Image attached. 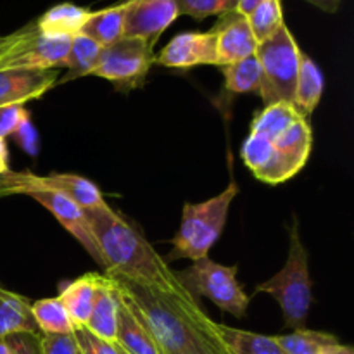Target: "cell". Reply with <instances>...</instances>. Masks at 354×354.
<instances>
[{"label":"cell","mask_w":354,"mask_h":354,"mask_svg":"<svg viewBox=\"0 0 354 354\" xmlns=\"http://www.w3.org/2000/svg\"><path fill=\"white\" fill-rule=\"evenodd\" d=\"M140 313L166 354H230L211 320L182 287L171 289L109 277Z\"/></svg>","instance_id":"1"},{"label":"cell","mask_w":354,"mask_h":354,"mask_svg":"<svg viewBox=\"0 0 354 354\" xmlns=\"http://www.w3.org/2000/svg\"><path fill=\"white\" fill-rule=\"evenodd\" d=\"M85 213L107 277L165 289L180 286L175 270L169 268L133 220L121 211H114L109 204L102 209Z\"/></svg>","instance_id":"2"},{"label":"cell","mask_w":354,"mask_h":354,"mask_svg":"<svg viewBox=\"0 0 354 354\" xmlns=\"http://www.w3.org/2000/svg\"><path fill=\"white\" fill-rule=\"evenodd\" d=\"M239 194L237 183L232 180L227 189L204 203L183 204L182 221L171 241V251L165 259H190L197 261L209 254L211 248L221 237L227 225L230 206Z\"/></svg>","instance_id":"3"},{"label":"cell","mask_w":354,"mask_h":354,"mask_svg":"<svg viewBox=\"0 0 354 354\" xmlns=\"http://www.w3.org/2000/svg\"><path fill=\"white\" fill-rule=\"evenodd\" d=\"M270 294L282 310L287 328H304L313 303V283L308 266V251L301 241L299 220L294 218L289 228L287 261L279 273L256 287V294Z\"/></svg>","instance_id":"4"},{"label":"cell","mask_w":354,"mask_h":354,"mask_svg":"<svg viewBox=\"0 0 354 354\" xmlns=\"http://www.w3.org/2000/svg\"><path fill=\"white\" fill-rule=\"evenodd\" d=\"M239 266H225L213 261L209 256L192 261L185 270L175 272L183 289L196 301L206 297L221 311L232 317H245L249 308V296L237 280Z\"/></svg>","instance_id":"5"},{"label":"cell","mask_w":354,"mask_h":354,"mask_svg":"<svg viewBox=\"0 0 354 354\" xmlns=\"http://www.w3.org/2000/svg\"><path fill=\"white\" fill-rule=\"evenodd\" d=\"M301 55L303 50L287 24H282L280 30L268 40L258 44L256 57L261 64L263 73L259 97L265 106L275 102L292 104Z\"/></svg>","instance_id":"6"},{"label":"cell","mask_w":354,"mask_h":354,"mask_svg":"<svg viewBox=\"0 0 354 354\" xmlns=\"http://www.w3.org/2000/svg\"><path fill=\"white\" fill-rule=\"evenodd\" d=\"M69 37H54L38 30L31 21L3 37L0 44V71L3 69H57L64 66Z\"/></svg>","instance_id":"7"},{"label":"cell","mask_w":354,"mask_h":354,"mask_svg":"<svg viewBox=\"0 0 354 354\" xmlns=\"http://www.w3.org/2000/svg\"><path fill=\"white\" fill-rule=\"evenodd\" d=\"M154 64V48L142 38L121 37L102 47L92 75L107 80L120 92H131L145 83Z\"/></svg>","instance_id":"8"},{"label":"cell","mask_w":354,"mask_h":354,"mask_svg":"<svg viewBox=\"0 0 354 354\" xmlns=\"http://www.w3.org/2000/svg\"><path fill=\"white\" fill-rule=\"evenodd\" d=\"M23 196L31 197L40 206H44L59 221V225L64 230H68L82 244V248L92 256L93 261L104 268L102 256H100L99 248H97V242L92 234V228H90L88 218H86V213L82 207L76 206L73 201H69L68 197L62 196L57 190H52L48 187L41 185L38 182L37 175H33V173H31L28 185L24 187Z\"/></svg>","instance_id":"9"},{"label":"cell","mask_w":354,"mask_h":354,"mask_svg":"<svg viewBox=\"0 0 354 354\" xmlns=\"http://www.w3.org/2000/svg\"><path fill=\"white\" fill-rule=\"evenodd\" d=\"M124 37L142 38L152 48L180 16L176 0H124Z\"/></svg>","instance_id":"10"},{"label":"cell","mask_w":354,"mask_h":354,"mask_svg":"<svg viewBox=\"0 0 354 354\" xmlns=\"http://www.w3.org/2000/svg\"><path fill=\"white\" fill-rule=\"evenodd\" d=\"M156 64L173 69H190L196 66H216V38L213 31H187L169 40V44L154 55Z\"/></svg>","instance_id":"11"},{"label":"cell","mask_w":354,"mask_h":354,"mask_svg":"<svg viewBox=\"0 0 354 354\" xmlns=\"http://www.w3.org/2000/svg\"><path fill=\"white\" fill-rule=\"evenodd\" d=\"M57 69H3L0 71V107L41 99L57 85Z\"/></svg>","instance_id":"12"},{"label":"cell","mask_w":354,"mask_h":354,"mask_svg":"<svg viewBox=\"0 0 354 354\" xmlns=\"http://www.w3.org/2000/svg\"><path fill=\"white\" fill-rule=\"evenodd\" d=\"M211 31L216 38V68L256 54L258 41L254 40V35L249 28L248 17L239 14L237 10L221 14Z\"/></svg>","instance_id":"13"},{"label":"cell","mask_w":354,"mask_h":354,"mask_svg":"<svg viewBox=\"0 0 354 354\" xmlns=\"http://www.w3.org/2000/svg\"><path fill=\"white\" fill-rule=\"evenodd\" d=\"M114 290H116L118 299V348L124 354H166L144 318L135 310L133 304L120 292L116 283H114Z\"/></svg>","instance_id":"14"},{"label":"cell","mask_w":354,"mask_h":354,"mask_svg":"<svg viewBox=\"0 0 354 354\" xmlns=\"http://www.w3.org/2000/svg\"><path fill=\"white\" fill-rule=\"evenodd\" d=\"M282 183L296 176L308 162L313 147V131L306 118H299L273 140Z\"/></svg>","instance_id":"15"},{"label":"cell","mask_w":354,"mask_h":354,"mask_svg":"<svg viewBox=\"0 0 354 354\" xmlns=\"http://www.w3.org/2000/svg\"><path fill=\"white\" fill-rule=\"evenodd\" d=\"M37 178L41 185L61 192L62 196L73 201L83 211H95L107 206L99 187L92 180L85 178L82 175H75V173H50V175L45 176L37 175Z\"/></svg>","instance_id":"16"},{"label":"cell","mask_w":354,"mask_h":354,"mask_svg":"<svg viewBox=\"0 0 354 354\" xmlns=\"http://www.w3.org/2000/svg\"><path fill=\"white\" fill-rule=\"evenodd\" d=\"M100 277L102 275L99 273H85L80 279L62 286L57 299L68 311L75 327H85V324L88 322L93 304H95Z\"/></svg>","instance_id":"17"},{"label":"cell","mask_w":354,"mask_h":354,"mask_svg":"<svg viewBox=\"0 0 354 354\" xmlns=\"http://www.w3.org/2000/svg\"><path fill=\"white\" fill-rule=\"evenodd\" d=\"M116 327H118V299L114 283L106 273H102L97 290L95 304L90 313L85 328L95 337L104 339L107 342L116 344Z\"/></svg>","instance_id":"18"},{"label":"cell","mask_w":354,"mask_h":354,"mask_svg":"<svg viewBox=\"0 0 354 354\" xmlns=\"http://www.w3.org/2000/svg\"><path fill=\"white\" fill-rule=\"evenodd\" d=\"M241 158L259 182L270 183V185L282 183L280 182L275 145L268 137L251 131L242 144Z\"/></svg>","instance_id":"19"},{"label":"cell","mask_w":354,"mask_h":354,"mask_svg":"<svg viewBox=\"0 0 354 354\" xmlns=\"http://www.w3.org/2000/svg\"><path fill=\"white\" fill-rule=\"evenodd\" d=\"M24 332L40 334L31 313V301L0 286V341Z\"/></svg>","instance_id":"20"},{"label":"cell","mask_w":354,"mask_h":354,"mask_svg":"<svg viewBox=\"0 0 354 354\" xmlns=\"http://www.w3.org/2000/svg\"><path fill=\"white\" fill-rule=\"evenodd\" d=\"M324 85L325 80L320 66L310 55H306L303 52V55H301L299 73H297L296 90H294L292 106L306 120L315 113V109L320 104L322 95H324Z\"/></svg>","instance_id":"21"},{"label":"cell","mask_w":354,"mask_h":354,"mask_svg":"<svg viewBox=\"0 0 354 354\" xmlns=\"http://www.w3.org/2000/svg\"><path fill=\"white\" fill-rule=\"evenodd\" d=\"M92 10L71 2H62L45 10L37 21V26L41 33L54 35V37H75L82 31L83 24L88 19Z\"/></svg>","instance_id":"22"},{"label":"cell","mask_w":354,"mask_h":354,"mask_svg":"<svg viewBox=\"0 0 354 354\" xmlns=\"http://www.w3.org/2000/svg\"><path fill=\"white\" fill-rule=\"evenodd\" d=\"M124 10H127V3L123 0L113 7L90 12L80 33L92 38L100 47L114 44L121 37H124Z\"/></svg>","instance_id":"23"},{"label":"cell","mask_w":354,"mask_h":354,"mask_svg":"<svg viewBox=\"0 0 354 354\" xmlns=\"http://www.w3.org/2000/svg\"><path fill=\"white\" fill-rule=\"evenodd\" d=\"M218 337L230 354H286L277 344L275 335H261L216 324Z\"/></svg>","instance_id":"24"},{"label":"cell","mask_w":354,"mask_h":354,"mask_svg":"<svg viewBox=\"0 0 354 354\" xmlns=\"http://www.w3.org/2000/svg\"><path fill=\"white\" fill-rule=\"evenodd\" d=\"M100 52H102V47L86 35L78 33L71 37L68 55H66L64 66H62V68L68 69V73L62 78V82L59 83H66L71 82V80L82 78V76L92 75L97 62H99Z\"/></svg>","instance_id":"25"},{"label":"cell","mask_w":354,"mask_h":354,"mask_svg":"<svg viewBox=\"0 0 354 354\" xmlns=\"http://www.w3.org/2000/svg\"><path fill=\"white\" fill-rule=\"evenodd\" d=\"M220 69L223 73L227 92L234 93V95L237 93H258L259 95L263 73L256 54L241 59V61L230 62V64L220 66Z\"/></svg>","instance_id":"26"},{"label":"cell","mask_w":354,"mask_h":354,"mask_svg":"<svg viewBox=\"0 0 354 354\" xmlns=\"http://www.w3.org/2000/svg\"><path fill=\"white\" fill-rule=\"evenodd\" d=\"M301 116L296 111V107L289 102H275L268 104V106L263 107L254 118H252L251 123V131L254 133H261L265 137H268L270 140H275L279 138L287 128L292 123H296Z\"/></svg>","instance_id":"27"},{"label":"cell","mask_w":354,"mask_h":354,"mask_svg":"<svg viewBox=\"0 0 354 354\" xmlns=\"http://www.w3.org/2000/svg\"><path fill=\"white\" fill-rule=\"evenodd\" d=\"M31 313L40 334H73L75 324L57 297L31 301Z\"/></svg>","instance_id":"28"},{"label":"cell","mask_w":354,"mask_h":354,"mask_svg":"<svg viewBox=\"0 0 354 354\" xmlns=\"http://www.w3.org/2000/svg\"><path fill=\"white\" fill-rule=\"evenodd\" d=\"M275 341L286 354H322L339 339L327 332L297 328L290 334L275 335Z\"/></svg>","instance_id":"29"},{"label":"cell","mask_w":354,"mask_h":354,"mask_svg":"<svg viewBox=\"0 0 354 354\" xmlns=\"http://www.w3.org/2000/svg\"><path fill=\"white\" fill-rule=\"evenodd\" d=\"M245 17H248L249 28H251L254 40L258 44L268 40L280 30L282 24H286L280 0H265Z\"/></svg>","instance_id":"30"},{"label":"cell","mask_w":354,"mask_h":354,"mask_svg":"<svg viewBox=\"0 0 354 354\" xmlns=\"http://www.w3.org/2000/svg\"><path fill=\"white\" fill-rule=\"evenodd\" d=\"M235 6H237V0H176L180 16L185 14L194 19L221 16V14L235 10Z\"/></svg>","instance_id":"31"},{"label":"cell","mask_w":354,"mask_h":354,"mask_svg":"<svg viewBox=\"0 0 354 354\" xmlns=\"http://www.w3.org/2000/svg\"><path fill=\"white\" fill-rule=\"evenodd\" d=\"M73 335H75L76 344L83 354H121L116 344L95 337L85 327H75Z\"/></svg>","instance_id":"32"},{"label":"cell","mask_w":354,"mask_h":354,"mask_svg":"<svg viewBox=\"0 0 354 354\" xmlns=\"http://www.w3.org/2000/svg\"><path fill=\"white\" fill-rule=\"evenodd\" d=\"M41 354H80L73 334H40Z\"/></svg>","instance_id":"33"},{"label":"cell","mask_w":354,"mask_h":354,"mask_svg":"<svg viewBox=\"0 0 354 354\" xmlns=\"http://www.w3.org/2000/svg\"><path fill=\"white\" fill-rule=\"evenodd\" d=\"M30 116L23 104L0 107V138L12 137L21 123Z\"/></svg>","instance_id":"34"},{"label":"cell","mask_w":354,"mask_h":354,"mask_svg":"<svg viewBox=\"0 0 354 354\" xmlns=\"http://www.w3.org/2000/svg\"><path fill=\"white\" fill-rule=\"evenodd\" d=\"M12 138L17 142V145H19L26 154L37 156L38 151H40V138H38V131L37 128L33 127V123H31L30 116L17 127Z\"/></svg>","instance_id":"35"},{"label":"cell","mask_w":354,"mask_h":354,"mask_svg":"<svg viewBox=\"0 0 354 354\" xmlns=\"http://www.w3.org/2000/svg\"><path fill=\"white\" fill-rule=\"evenodd\" d=\"M30 171H7L0 173V197L17 196L24 192V187L30 182Z\"/></svg>","instance_id":"36"},{"label":"cell","mask_w":354,"mask_h":354,"mask_svg":"<svg viewBox=\"0 0 354 354\" xmlns=\"http://www.w3.org/2000/svg\"><path fill=\"white\" fill-rule=\"evenodd\" d=\"M6 341L14 354H41L40 334H31V332L14 334L7 337Z\"/></svg>","instance_id":"37"},{"label":"cell","mask_w":354,"mask_h":354,"mask_svg":"<svg viewBox=\"0 0 354 354\" xmlns=\"http://www.w3.org/2000/svg\"><path fill=\"white\" fill-rule=\"evenodd\" d=\"M306 2H310L311 6L318 7V9H322L324 12L334 14L339 10L342 0H306Z\"/></svg>","instance_id":"38"},{"label":"cell","mask_w":354,"mask_h":354,"mask_svg":"<svg viewBox=\"0 0 354 354\" xmlns=\"http://www.w3.org/2000/svg\"><path fill=\"white\" fill-rule=\"evenodd\" d=\"M265 0H237V6H235V10L242 16H249L259 3H263Z\"/></svg>","instance_id":"39"},{"label":"cell","mask_w":354,"mask_h":354,"mask_svg":"<svg viewBox=\"0 0 354 354\" xmlns=\"http://www.w3.org/2000/svg\"><path fill=\"white\" fill-rule=\"evenodd\" d=\"M10 171L9 166V149L6 138H0V173Z\"/></svg>","instance_id":"40"},{"label":"cell","mask_w":354,"mask_h":354,"mask_svg":"<svg viewBox=\"0 0 354 354\" xmlns=\"http://www.w3.org/2000/svg\"><path fill=\"white\" fill-rule=\"evenodd\" d=\"M322 354H354V349L351 346L341 344V342H335V344L328 346Z\"/></svg>","instance_id":"41"},{"label":"cell","mask_w":354,"mask_h":354,"mask_svg":"<svg viewBox=\"0 0 354 354\" xmlns=\"http://www.w3.org/2000/svg\"><path fill=\"white\" fill-rule=\"evenodd\" d=\"M0 354H14L12 349H10V346L7 344L6 339H2V341H0Z\"/></svg>","instance_id":"42"},{"label":"cell","mask_w":354,"mask_h":354,"mask_svg":"<svg viewBox=\"0 0 354 354\" xmlns=\"http://www.w3.org/2000/svg\"><path fill=\"white\" fill-rule=\"evenodd\" d=\"M2 40H3V37H0V44H2Z\"/></svg>","instance_id":"43"},{"label":"cell","mask_w":354,"mask_h":354,"mask_svg":"<svg viewBox=\"0 0 354 354\" xmlns=\"http://www.w3.org/2000/svg\"><path fill=\"white\" fill-rule=\"evenodd\" d=\"M120 353H121V354H124V353H123V351H121V349H120Z\"/></svg>","instance_id":"44"},{"label":"cell","mask_w":354,"mask_h":354,"mask_svg":"<svg viewBox=\"0 0 354 354\" xmlns=\"http://www.w3.org/2000/svg\"><path fill=\"white\" fill-rule=\"evenodd\" d=\"M80 354H83V353H82V351H80Z\"/></svg>","instance_id":"45"},{"label":"cell","mask_w":354,"mask_h":354,"mask_svg":"<svg viewBox=\"0 0 354 354\" xmlns=\"http://www.w3.org/2000/svg\"><path fill=\"white\" fill-rule=\"evenodd\" d=\"M0 286H2V283H0Z\"/></svg>","instance_id":"46"}]
</instances>
